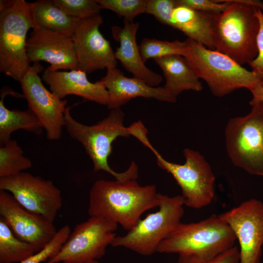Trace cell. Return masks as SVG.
I'll list each match as a JSON object with an SVG mask.
<instances>
[{
  "mask_svg": "<svg viewBox=\"0 0 263 263\" xmlns=\"http://www.w3.org/2000/svg\"><path fill=\"white\" fill-rule=\"evenodd\" d=\"M159 193L154 185L142 186L136 180L96 181L89 195L90 217L105 218L130 230L145 211L158 207Z\"/></svg>",
  "mask_w": 263,
  "mask_h": 263,
  "instance_id": "1",
  "label": "cell"
},
{
  "mask_svg": "<svg viewBox=\"0 0 263 263\" xmlns=\"http://www.w3.org/2000/svg\"><path fill=\"white\" fill-rule=\"evenodd\" d=\"M229 0L230 4L224 11L212 13L214 50L242 66L249 64L258 54L259 22L256 10L259 8L263 11V2Z\"/></svg>",
  "mask_w": 263,
  "mask_h": 263,
  "instance_id": "2",
  "label": "cell"
},
{
  "mask_svg": "<svg viewBox=\"0 0 263 263\" xmlns=\"http://www.w3.org/2000/svg\"><path fill=\"white\" fill-rule=\"evenodd\" d=\"M70 110V107H66L64 127L71 137L83 146L93 162L94 171H106L118 181L136 180L138 177V170L135 162H132L126 170L119 173L114 171L108 164L113 142L118 137L131 135L130 127L124 125V113L122 110H111L107 117L92 126L75 120Z\"/></svg>",
  "mask_w": 263,
  "mask_h": 263,
  "instance_id": "3",
  "label": "cell"
},
{
  "mask_svg": "<svg viewBox=\"0 0 263 263\" xmlns=\"http://www.w3.org/2000/svg\"><path fill=\"white\" fill-rule=\"evenodd\" d=\"M236 236L218 215L177 226L159 244L156 252L212 259L234 245Z\"/></svg>",
  "mask_w": 263,
  "mask_h": 263,
  "instance_id": "4",
  "label": "cell"
},
{
  "mask_svg": "<svg viewBox=\"0 0 263 263\" xmlns=\"http://www.w3.org/2000/svg\"><path fill=\"white\" fill-rule=\"evenodd\" d=\"M36 27L31 3L0 0V71L19 82L31 66L26 52L27 34Z\"/></svg>",
  "mask_w": 263,
  "mask_h": 263,
  "instance_id": "5",
  "label": "cell"
},
{
  "mask_svg": "<svg viewBox=\"0 0 263 263\" xmlns=\"http://www.w3.org/2000/svg\"><path fill=\"white\" fill-rule=\"evenodd\" d=\"M184 41L183 56L215 96L223 97L243 88L250 90L261 80L228 56L188 38Z\"/></svg>",
  "mask_w": 263,
  "mask_h": 263,
  "instance_id": "6",
  "label": "cell"
},
{
  "mask_svg": "<svg viewBox=\"0 0 263 263\" xmlns=\"http://www.w3.org/2000/svg\"><path fill=\"white\" fill-rule=\"evenodd\" d=\"M147 135L142 133L137 139L153 152L158 166L173 176L181 189L184 205L195 209L210 205L215 195V177L204 157L197 151L185 149L183 164L168 161L152 146Z\"/></svg>",
  "mask_w": 263,
  "mask_h": 263,
  "instance_id": "7",
  "label": "cell"
},
{
  "mask_svg": "<svg viewBox=\"0 0 263 263\" xmlns=\"http://www.w3.org/2000/svg\"><path fill=\"white\" fill-rule=\"evenodd\" d=\"M184 205L181 195L170 197L159 193L158 210L140 219L126 234L116 236L111 245L124 247L142 255L152 254L181 223Z\"/></svg>",
  "mask_w": 263,
  "mask_h": 263,
  "instance_id": "8",
  "label": "cell"
},
{
  "mask_svg": "<svg viewBox=\"0 0 263 263\" xmlns=\"http://www.w3.org/2000/svg\"><path fill=\"white\" fill-rule=\"evenodd\" d=\"M249 103L252 109L247 115L229 120L225 147L235 166L263 176V102L251 100Z\"/></svg>",
  "mask_w": 263,
  "mask_h": 263,
  "instance_id": "9",
  "label": "cell"
},
{
  "mask_svg": "<svg viewBox=\"0 0 263 263\" xmlns=\"http://www.w3.org/2000/svg\"><path fill=\"white\" fill-rule=\"evenodd\" d=\"M118 224L105 218L91 216L76 225L60 250L47 263H89L105 253L116 237Z\"/></svg>",
  "mask_w": 263,
  "mask_h": 263,
  "instance_id": "10",
  "label": "cell"
},
{
  "mask_svg": "<svg viewBox=\"0 0 263 263\" xmlns=\"http://www.w3.org/2000/svg\"><path fill=\"white\" fill-rule=\"evenodd\" d=\"M0 190L11 193L28 210L52 222L62 205L61 191L52 181L24 171L0 178Z\"/></svg>",
  "mask_w": 263,
  "mask_h": 263,
  "instance_id": "11",
  "label": "cell"
},
{
  "mask_svg": "<svg viewBox=\"0 0 263 263\" xmlns=\"http://www.w3.org/2000/svg\"><path fill=\"white\" fill-rule=\"evenodd\" d=\"M43 68L39 63H34L19 83L28 109L41 123L47 139L55 141L59 140L62 135L67 101L60 99L43 85L38 75Z\"/></svg>",
  "mask_w": 263,
  "mask_h": 263,
  "instance_id": "12",
  "label": "cell"
},
{
  "mask_svg": "<svg viewBox=\"0 0 263 263\" xmlns=\"http://www.w3.org/2000/svg\"><path fill=\"white\" fill-rule=\"evenodd\" d=\"M240 245L239 263H259L263 245V203L250 199L218 215Z\"/></svg>",
  "mask_w": 263,
  "mask_h": 263,
  "instance_id": "13",
  "label": "cell"
},
{
  "mask_svg": "<svg viewBox=\"0 0 263 263\" xmlns=\"http://www.w3.org/2000/svg\"><path fill=\"white\" fill-rule=\"evenodd\" d=\"M103 22L100 13L79 19L72 36L78 69L86 74L116 68L114 52L99 30Z\"/></svg>",
  "mask_w": 263,
  "mask_h": 263,
  "instance_id": "14",
  "label": "cell"
},
{
  "mask_svg": "<svg viewBox=\"0 0 263 263\" xmlns=\"http://www.w3.org/2000/svg\"><path fill=\"white\" fill-rule=\"evenodd\" d=\"M0 215L15 235L38 251L54 237L53 222L22 207L9 192L0 190Z\"/></svg>",
  "mask_w": 263,
  "mask_h": 263,
  "instance_id": "15",
  "label": "cell"
},
{
  "mask_svg": "<svg viewBox=\"0 0 263 263\" xmlns=\"http://www.w3.org/2000/svg\"><path fill=\"white\" fill-rule=\"evenodd\" d=\"M26 52L30 62L40 61L50 64L47 69L78 70V66L72 37L39 27L33 29L27 38Z\"/></svg>",
  "mask_w": 263,
  "mask_h": 263,
  "instance_id": "16",
  "label": "cell"
},
{
  "mask_svg": "<svg viewBox=\"0 0 263 263\" xmlns=\"http://www.w3.org/2000/svg\"><path fill=\"white\" fill-rule=\"evenodd\" d=\"M100 80L108 91L107 106L110 110L120 109L132 99L138 97L154 98L169 103L176 101V97L164 87H151L143 81L128 77L116 68L107 69L106 75Z\"/></svg>",
  "mask_w": 263,
  "mask_h": 263,
  "instance_id": "17",
  "label": "cell"
},
{
  "mask_svg": "<svg viewBox=\"0 0 263 263\" xmlns=\"http://www.w3.org/2000/svg\"><path fill=\"white\" fill-rule=\"evenodd\" d=\"M123 27H111L113 38L119 44L114 55L122 65L133 77L146 82L151 87L158 86L162 76L149 69L143 62L136 42V34L139 27L138 22L123 19Z\"/></svg>",
  "mask_w": 263,
  "mask_h": 263,
  "instance_id": "18",
  "label": "cell"
},
{
  "mask_svg": "<svg viewBox=\"0 0 263 263\" xmlns=\"http://www.w3.org/2000/svg\"><path fill=\"white\" fill-rule=\"evenodd\" d=\"M86 74L79 69L60 72L46 68L43 72L42 78L49 86L51 92L61 99L67 95H75L87 100L107 105L109 95L105 86L100 80L91 82Z\"/></svg>",
  "mask_w": 263,
  "mask_h": 263,
  "instance_id": "19",
  "label": "cell"
},
{
  "mask_svg": "<svg viewBox=\"0 0 263 263\" xmlns=\"http://www.w3.org/2000/svg\"><path fill=\"white\" fill-rule=\"evenodd\" d=\"M170 27L181 31L188 38L214 50L212 13L177 4L172 12Z\"/></svg>",
  "mask_w": 263,
  "mask_h": 263,
  "instance_id": "20",
  "label": "cell"
},
{
  "mask_svg": "<svg viewBox=\"0 0 263 263\" xmlns=\"http://www.w3.org/2000/svg\"><path fill=\"white\" fill-rule=\"evenodd\" d=\"M154 60L163 71L164 88L175 97L184 91L199 92L203 89L200 79L183 56L170 55Z\"/></svg>",
  "mask_w": 263,
  "mask_h": 263,
  "instance_id": "21",
  "label": "cell"
},
{
  "mask_svg": "<svg viewBox=\"0 0 263 263\" xmlns=\"http://www.w3.org/2000/svg\"><path fill=\"white\" fill-rule=\"evenodd\" d=\"M8 94L17 97H24L22 94L13 92L10 89H3L1 92L0 100V146L11 139V133L18 130H23L39 135L42 134L43 126L35 115L29 109L20 111L17 109L10 110L4 104V98Z\"/></svg>",
  "mask_w": 263,
  "mask_h": 263,
  "instance_id": "22",
  "label": "cell"
},
{
  "mask_svg": "<svg viewBox=\"0 0 263 263\" xmlns=\"http://www.w3.org/2000/svg\"><path fill=\"white\" fill-rule=\"evenodd\" d=\"M31 7L37 27L72 36L79 19L68 16L53 0H37Z\"/></svg>",
  "mask_w": 263,
  "mask_h": 263,
  "instance_id": "23",
  "label": "cell"
},
{
  "mask_svg": "<svg viewBox=\"0 0 263 263\" xmlns=\"http://www.w3.org/2000/svg\"><path fill=\"white\" fill-rule=\"evenodd\" d=\"M37 252L33 244L17 237L0 217V263H19Z\"/></svg>",
  "mask_w": 263,
  "mask_h": 263,
  "instance_id": "24",
  "label": "cell"
},
{
  "mask_svg": "<svg viewBox=\"0 0 263 263\" xmlns=\"http://www.w3.org/2000/svg\"><path fill=\"white\" fill-rule=\"evenodd\" d=\"M32 166L31 160L15 140L11 139L0 147V178L16 175Z\"/></svg>",
  "mask_w": 263,
  "mask_h": 263,
  "instance_id": "25",
  "label": "cell"
},
{
  "mask_svg": "<svg viewBox=\"0 0 263 263\" xmlns=\"http://www.w3.org/2000/svg\"><path fill=\"white\" fill-rule=\"evenodd\" d=\"M185 41H172L144 38L139 46L140 55L144 63L150 58L155 59L170 55L183 56Z\"/></svg>",
  "mask_w": 263,
  "mask_h": 263,
  "instance_id": "26",
  "label": "cell"
},
{
  "mask_svg": "<svg viewBox=\"0 0 263 263\" xmlns=\"http://www.w3.org/2000/svg\"><path fill=\"white\" fill-rule=\"evenodd\" d=\"M101 9L116 13L124 19L133 20L137 16L146 13L147 0H96Z\"/></svg>",
  "mask_w": 263,
  "mask_h": 263,
  "instance_id": "27",
  "label": "cell"
},
{
  "mask_svg": "<svg viewBox=\"0 0 263 263\" xmlns=\"http://www.w3.org/2000/svg\"><path fill=\"white\" fill-rule=\"evenodd\" d=\"M71 234L69 225L57 230L53 239L41 249L19 263H41L54 256L61 249Z\"/></svg>",
  "mask_w": 263,
  "mask_h": 263,
  "instance_id": "28",
  "label": "cell"
},
{
  "mask_svg": "<svg viewBox=\"0 0 263 263\" xmlns=\"http://www.w3.org/2000/svg\"><path fill=\"white\" fill-rule=\"evenodd\" d=\"M68 16L82 19L100 13L101 10L96 0H53Z\"/></svg>",
  "mask_w": 263,
  "mask_h": 263,
  "instance_id": "29",
  "label": "cell"
},
{
  "mask_svg": "<svg viewBox=\"0 0 263 263\" xmlns=\"http://www.w3.org/2000/svg\"><path fill=\"white\" fill-rule=\"evenodd\" d=\"M177 5L176 0H147L146 13L170 26L172 12Z\"/></svg>",
  "mask_w": 263,
  "mask_h": 263,
  "instance_id": "30",
  "label": "cell"
},
{
  "mask_svg": "<svg viewBox=\"0 0 263 263\" xmlns=\"http://www.w3.org/2000/svg\"><path fill=\"white\" fill-rule=\"evenodd\" d=\"M182 5L193 10L207 13L222 12L230 4L229 0H176Z\"/></svg>",
  "mask_w": 263,
  "mask_h": 263,
  "instance_id": "31",
  "label": "cell"
},
{
  "mask_svg": "<svg viewBox=\"0 0 263 263\" xmlns=\"http://www.w3.org/2000/svg\"><path fill=\"white\" fill-rule=\"evenodd\" d=\"M239 249L236 246L225 251L217 256L203 260L191 256L179 255L177 263H239Z\"/></svg>",
  "mask_w": 263,
  "mask_h": 263,
  "instance_id": "32",
  "label": "cell"
},
{
  "mask_svg": "<svg viewBox=\"0 0 263 263\" xmlns=\"http://www.w3.org/2000/svg\"><path fill=\"white\" fill-rule=\"evenodd\" d=\"M256 15L259 22V30L257 37V47L258 54L257 56L248 64L252 71L263 81V12L262 10L257 8Z\"/></svg>",
  "mask_w": 263,
  "mask_h": 263,
  "instance_id": "33",
  "label": "cell"
},
{
  "mask_svg": "<svg viewBox=\"0 0 263 263\" xmlns=\"http://www.w3.org/2000/svg\"><path fill=\"white\" fill-rule=\"evenodd\" d=\"M250 92L252 94V101H261L263 102V81H259L256 85L252 88Z\"/></svg>",
  "mask_w": 263,
  "mask_h": 263,
  "instance_id": "34",
  "label": "cell"
},
{
  "mask_svg": "<svg viewBox=\"0 0 263 263\" xmlns=\"http://www.w3.org/2000/svg\"><path fill=\"white\" fill-rule=\"evenodd\" d=\"M89 263H98V262L97 261H94Z\"/></svg>",
  "mask_w": 263,
  "mask_h": 263,
  "instance_id": "35",
  "label": "cell"
}]
</instances>
